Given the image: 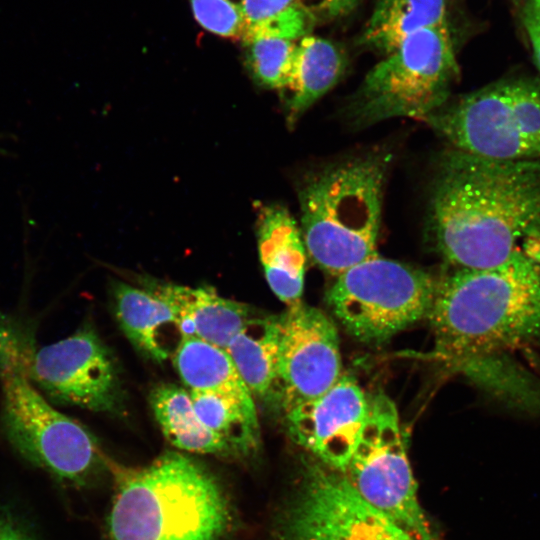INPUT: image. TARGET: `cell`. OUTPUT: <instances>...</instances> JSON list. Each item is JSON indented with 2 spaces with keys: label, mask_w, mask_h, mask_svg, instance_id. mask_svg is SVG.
Wrapping results in <instances>:
<instances>
[{
  "label": "cell",
  "mask_w": 540,
  "mask_h": 540,
  "mask_svg": "<svg viewBox=\"0 0 540 540\" xmlns=\"http://www.w3.org/2000/svg\"><path fill=\"white\" fill-rule=\"evenodd\" d=\"M429 223L437 250L457 270L504 263L521 241L540 239V159L449 149L437 163Z\"/></svg>",
  "instance_id": "obj_1"
},
{
  "label": "cell",
  "mask_w": 540,
  "mask_h": 540,
  "mask_svg": "<svg viewBox=\"0 0 540 540\" xmlns=\"http://www.w3.org/2000/svg\"><path fill=\"white\" fill-rule=\"evenodd\" d=\"M440 360L467 369L540 339V263L519 250L504 263L438 281L428 315Z\"/></svg>",
  "instance_id": "obj_2"
},
{
  "label": "cell",
  "mask_w": 540,
  "mask_h": 540,
  "mask_svg": "<svg viewBox=\"0 0 540 540\" xmlns=\"http://www.w3.org/2000/svg\"><path fill=\"white\" fill-rule=\"evenodd\" d=\"M105 463L115 483L111 540H219L227 528L222 490L190 457L167 452L138 468Z\"/></svg>",
  "instance_id": "obj_3"
},
{
  "label": "cell",
  "mask_w": 540,
  "mask_h": 540,
  "mask_svg": "<svg viewBox=\"0 0 540 540\" xmlns=\"http://www.w3.org/2000/svg\"><path fill=\"white\" fill-rule=\"evenodd\" d=\"M388 155L329 165L300 187L301 233L308 256L337 277L376 254Z\"/></svg>",
  "instance_id": "obj_4"
},
{
  "label": "cell",
  "mask_w": 540,
  "mask_h": 540,
  "mask_svg": "<svg viewBox=\"0 0 540 540\" xmlns=\"http://www.w3.org/2000/svg\"><path fill=\"white\" fill-rule=\"evenodd\" d=\"M348 106L354 124L395 117L423 121L442 107L459 76L449 26L418 30L384 54Z\"/></svg>",
  "instance_id": "obj_5"
},
{
  "label": "cell",
  "mask_w": 540,
  "mask_h": 540,
  "mask_svg": "<svg viewBox=\"0 0 540 540\" xmlns=\"http://www.w3.org/2000/svg\"><path fill=\"white\" fill-rule=\"evenodd\" d=\"M452 148L494 160L540 159V86L508 78L457 100L423 119Z\"/></svg>",
  "instance_id": "obj_6"
},
{
  "label": "cell",
  "mask_w": 540,
  "mask_h": 540,
  "mask_svg": "<svg viewBox=\"0 0 540 540\" xmlns=\"http://www.w3.org/2000/svg\"><path fill=\"white\" fill-rule=\"evenodd\" d=\"M437 284L427 272L376 253L336 277L327 303L350 335L381 344L428 318Z\"/></svg>",
  "instance_id": "obj_7"
},
{
  "label": "cell",
  "mask_w": 540,
  "mask_h": 540,
  "mask_svg": "<svg viewBox=\"0 0 540 540\" xmlns=\"http://www.w3.org/2000/svg\"><path fill=\"white\" fill-rule=\"evenodd\" d=\"M355 491L414 540H437L420 505L398 410L382 392L369 396V412L342 472Z\"/></svg>",
  "instance_id": "obj_8"
},
{
  "label": "cell",
  "mask_w": 540,
  "mask_h": 540,
  "mask_svg": "<svg viewBox=\"0 0 540 540\" xmlns=\"http://www.w3.org/2000/svg\"><path fill=\"white\" fill-rule=\"evenodd\" d=\"M1 420L25 459L62 481L80 484L104 461L94 436L59 411L24 373L0 378Z\"/></svg>",
  "instance_id": "obj_9"
},
{
  "label": "cell",
  "mask_w": 540,
  "mask_h": 540,
  "mask_svg": "<svg viewBox=\"0 0 540 540\" xmlns=\"http://www.w3.org/2000/svg\"><path fill=\"white\" fill-rule=\"evenodd\" d=\"M279 532L280 540H414L321 462L308 467Z\"/></svg>",
  "instance_id": "obj_10"
},
{
  "label": "cell",
  "mask_w": 540,
  "mask_h": 540,
  "mask_svg": "<svg viewBox=\"0 0 540 540\" xmlns=\"http://www.w3.org/2000/svg\"><path fill=\"white\" fill-rule=\"evenodd\" d=\"M28 377L54 405L112 412L118 404L115 362L90 324L82 325L63 339L37 347Z\"/></svg>",
  "instance_id": "obj_11"
},
{
  "label": "cell",
  "mask_w": 540,
  "mask_h": 540,
  "mask_svg": "<svg viewBox=\"0 0 540 540\" xmlns=\"http://www.w3.org/2000/svg\"><path fill=\"white\" fill-rule=\"evenodd\" d=\"M342 374L332 319L302 301L288 306L281 315L275 390L284 410L323 394Z\"/></svg>",
  "instance_id": "obj_12"
},
{
  "label": "cell",
  "mask_w": 540,
  "mask_h": 540,
  "mask_svg": "<svg viewBox=\"0 0 540 540\" xmlns=\"http://www.w3.org/2000/svg\"><path fill=\"white\" fill-rule=\"evenodd\" d=\"M369 412V396L343 373L323 394L285 411L290 437L319 462L343 472Z\"/></svg>",
  "instance_id": "obj_13"
},
{
  "label": "cell",
  "mask_w": 540,
  "mask_h": 540,
  "mask_svg": "<svg viewBox=\"0 0 540 540\" xmlns=\"http://www.w3.org/2000/svg\"><path fill=\"white\" fill-rule=\"evenodd\" d=\"M257 243L266 281L287 306L301 302L307 250L296 221L278 204L259 205Z\"/></svg>",
  "instance_id": "obj_14"
},
{
  "label": "cell",
  "mask_w": 540,
  "mask_h": 540,
  "mask_svg": "<svg viewBox=\"0 0 540 540\" xmlns=\"http://www.w3.org/2000/svg\"><path fill=\"white\" fill-rule=\"evenodd\" d=\"M147 287L172 308L182 338L196 337L226 349L252 317L247 305L224 298L209 287L172 283H149Z\"/></svg>",
  "instance_id": "obj_15"
},
{
  "label": "cell",
  "mask_w": 540,
  "mask_h": 540,
  "mask_svg": "<svg viewBox=\"0 0 540 540\" xmlns=\"http://www.w3.org/2000/svg\"><path fill=\"white\" fill-rule=\"evenodd\" d=\"M114 310L119 325L144 356L163 362L175 349L173 335L181 334L177 317L167 302L147 289L125 283L114 288Z\"/></svg>",
  "instance_id": "obj_16"
},
{
  "label": "cell",
  "mask_w": 540,
  "mask_h": 540,
  "mask_svg": "<svg viewBox=\"0 0 540 540\" xmlns=\"http://www.w3.org/2000/svg\"><path fill=\"white\" fill-rule=\"evenodd\" d=\"M345 67V55L333 42L309 34L297 41L286 88L290 124L336 85Z\"/></svg>",
  "instance_id": "obj_17"
},
{
  "label": "cell",
  "mask_w": 540,
  "mask_h": 540,
  "mask_svg": "<svg viewBox=\"0 0 540 540\" xmlns=\"http://www.w3.org/2000/svg\"><path fill=\"white\" fill-rule=\"evenodd\" d=\"M281 336L280 316H252L226 351L252 396L264 399L276 390Z\"/></svg>",
  "instance_id": "obj_18"
},
{
  "label": "cell",
  "mask_w": 540,
  "mask_h": 540,
  "mask_svg": "<svg viewBox=\"0 0 540 540\" xmlns=\"http://www.w3.org/2000/svg\"><path fill=\"white\" fill-rule=\"evenodd\" d=\"M189 392L200 421L223 443L228 456H248L257 450L260 428L254 400L218 392Z\"/></svg>",
  "instance_id": "obj_19"
},
{
  "label": "cell",
  "mask_w": 540,
  "mask_h": 540,
  "mask_svg": "<svg viewBox=\"0 0 540 540\" xmlns=\"http://www.w3.org/2000/svg\"><path fill=\"white\" fill-rule=\"evenodd\" d=\"M172 356L181 380L190 391L218 392L254 400L226 349L196 337H185Z\"/></svg>",
  "instance_id": "obj_20"
},
{
  "label": "cell",
  "mask_w": 540,
  "mask_h": 540,
  "mask_svg": "<svg viewBox=\"0 0 540 540\" xmlns=\"http://www.w3.org/2000/svg\"><path fill=\"white\" fill-rule=\"evenodd\" d=\"M448 26L446 0H378L361 43L386 54L418 30Z\"/></svg>",
  "instance_id": "obj_21"
},
{
  "label": "cell",
  "mask_w": 540,
  "mask_h": 540,
  "mask_svg": "<svg viewBox=\"0 0 540 540\" xmlns=\"http://www.w3.org/2000/svg\"><path fill=\"white\" fill-rule=\"evenodd\" d=\"M150 404L163 435L173 446L193 453L228 456L223 443L200 421L190 392L161 384L152 390Z\"/></svg>",
  "instance_id": "obj_22"
},
{
  "label": "cell",
  "mask_w": 540,
  "mask_h": 540,
  "mask_svg": "<svg viewBox=\"0 0 540 540\" xmlns=\"http://www.w3.org/2000/svg\"><path fill=\"white\" fill-rule=\"evenodd\" d=\"M241 13V42L258 37L299 40L309 34L315 16L303 0H231Z\"/></svg>",
  "instance_id": "obj_23"
},
{
  "label": "cell",
  "mask_w": 540,
  "mask_h": 540,
  "mask_svg": "<svg viewBox=\"0 0 540 540\" xmlns=\"http://www.w3.org/2000/svg\"><path fill=\"white\" fill-rule=\"evenodd\" d=\"M297 41L258 37L242 43L247 67L259 84L272 89L287 88Z\"/></svg>",
  "instance_id": "obj_24"
},
{
  "label": "cell",
  "mask_w": 540,
  "mask_h": 540,
  "mask_svg": "<svg viewBox=\"0 0 540 540\" xmlns=\"http://www.w3.org/2000/svg\"><path fill=\"white\" fill-rule=\"evenodd\" d=\"M36 348L22 324L0 313V378L13 373L28 375Z\"/></svg>",
  "instance_id": "obj_25"
},
{
  "label": "cell",
  "mask_w": 540,
  "mask_h": 540,
  "mask_svg": "<svg viewBox=\"0 0 540 540\" xmlns=\"http://www.w3.org/2000/svg\"><path fill=\"white\" fill-rule=\"evenodd\" d=\"M197 22L209 32L233 40H242L244 21L231 0H190Z\"/></svg>",
  "instance_id": "obj_26"
},
{
  "label": "cell",
  "mask_w": 540,
  "mask_h": 540,
  "mask_svg": "<svg viewBox=\"0 0 540 540\" xmlns=\"http://www.w3.org/2000/svg\"><path fill=\"white\" fill-rule=\"evenodd\" d=\"M523 21L540 71V15L526 6Z\"/></svg>",
  "instance_id": "obj_27"
},
{
  "label": "cell",
  "mask_w": 540,
  "mask_h": 540,
  "mask_svg": "<svg viewBox=\"0 0 540 540\" xmlns=\"http://www.w3.org/2000/svg\"><path fill=\"white\" fill-rule=\"evenodd\" d=\"M0 540H32L22 526L6 516H0Z\"/></svg>",
  "instance_id": "obj_28"
},
{
  "label": "cell",
  "mask_w": 540,
  "mask_h": 540,
  "mask_svg": "<svg viewBox=\"0 0 540 540\" xmlns=\"http://www.w3.org/2000/svg\"><path fill=\"white\" fill-rule=\"evenodd\" d=\"M360 0H320V8L329 17H339L350 13Z\"/></svg>",
  "instance_id": "obj_29"
},
{
  "label": "cell",
  "mask_w": 540,
  "mask_h": 540,
  "mask_svg": "<svg viewBox=\"0 0 540 540\" xmlns=\"http://www.w3.org/2000/svg\"><path fill=\"white\" fill-rule=\"evenodd\" d=\"M527 6L540 15V0H530Z\"/></svg>",
  "instance_id": "obj_30"
}]
</instances>
